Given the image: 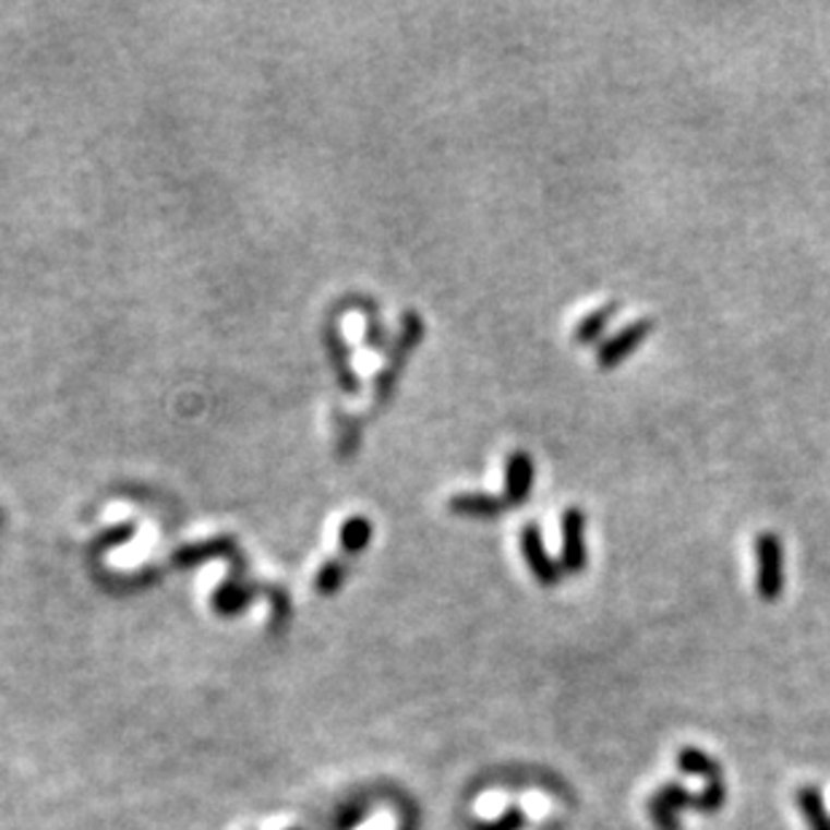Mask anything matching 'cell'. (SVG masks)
Instances as JSON below:
<instances>
[{"instance_id":"6","label":"cell","mask_w":830,"mask_h":830,"mask_svg":"<svg viewBox=\"0 0 830 830\" xmlns=\"http://www.w3.org/2000/svg\"><path fill=\"white\" fill-rule=\"evenodd\" d=\"M677 766H681L686 774L701 777L707 785L721 780V766H718V760L707 756V753L696 750V747H683V750L677 753Z\"/></svg>"},{"instance_id":"3","label":"cell","mask_w":830,"mask_h":830,"mask_svg":"<svg viewBox=\"0 0 830 830\" xmlns=\"http://www.w3.org/2000/svg\"><path fill=\"white\" fill-rule=\"evenodd\" d=\"M562 570H584L586 567V514L580 508H567L562 516Z\"/></svg>"},{"instance_id":"8","label":"cell","mask_w":830,"mask_h":830,"mask_svg":"<svg viewBox=\"0 0 830 830\" xmlns=\"http://www.w3.org/2000/svg\"><path fill=\"white\" fill-rule=\"evenodd\" d=\"M615 310H618V304H615V301H608L605 306H597V310H591L589 315H584L576 323V328H573V339L584 341V345L586 341L600 339V334L605 330V325L611 323Z\"/></svg>"},{"instance_id":"2","label":"cell","mask_w":830,"mask_h":830,"mask_svg":"<svg viewBox=\"0 0 830 830\" xmlns=\"http://www.w3.org/2000/svg\"><path fill=\"white\" fill-rule=\"evenodd\" d=\"M653 323V317H637V321L626 323L624 328L615 330L613 336H608V339L600 341V347H597V363H600L602 369H611V365L624 361V358L650 334Z\"/></svg>"},{"instance_id":"7","label":"cell","mask_w":830,"mask_h":830,"mask_svg":"<svg viewBox=\"0 0 830 830\" xmlns=\"http://www.w3.org/2000/svg\"><path fill=\"white\" fill-rule=\"evenodd\" d=\"M795 801H798L801 811H804V820L809 830H830V815L826 804H822L820 787H801L795 793Z\"/></svg>"},{"instance_id":"9","label":"cell","mask_w":830,"mask_h":830,"mask_svg":"<svg viewBox=\"0 0 830 830\" xmlns=\"http://www.w3.org/2000/svg\"><path fill=\"white\" fill-rule=\"evenodd\" d=\"M506 506V497L490 495V492H462L452 501V508L462 510V514H479V516H492Z\"/></svg>"},{"instance_id":"11","label":"cell","mask_w":830,"mask_h":830,"mask_svg":"<svg viewBox=\"0 0 830 830\" xmlns=\"http://www.w3.org/2000/svg\"><path fill=\"white\" fill-rule=\"evenodd\" d=\"M723 804H725V787H723V780H718V782H710V785L705 787V793L696 795L694 809L718 811Z\"/></svg>"},{"instance_id":"4","label":"cell","mask_w":830,"mask_h":830,"mask_svg":"<svg viewBox=\"0 0 830 830\" xmlns=\"http://www.w3.org/2000/svg\"><path fill=\"white\" fill-rule=\"evenodd\" d=\"M521 551H525V560L527 565H530V570L536 573V578L541 580L543 586L560 584L562 565H556V560H551L549 551H545L541 527L527 525L525 530H521Z\"/></svg>"},{"instance_id":"5","label":"cell","mask_w":830,"mask_h":830,"mask_svg":"<svg viewBox=\"0 0 830 830\" xmlns=\"http://www.w3.org/2000/svg\"><path fill=\"white\" fill-rule=\"evenodd\" d=\"M532 476H536V468H532V460L527 452H514L506 462V503H521L527 495H530L532 486Z\"/></svg>"},{"instance_id":"1","label":"cell","mask_w":830,"mask_h":830,"mask_svg":"<svg viewBox=\"0 0 830 830\" xmlns=\"http://www.w3.org/2000/svg\"><path fill=\"white\" fill-rule=\"evenodd\" d=\"M758 554V591L763 600H777L785 586V570H782V543L777 532H760L756 538Z\"/></svg>"},{"instance_id":"10","label":"cell","mask_w":830,"mask_h":830,"mask_svg":"<svg viewBox=\"0 0 830 830\" xmlns=\"http://www.w3.org/2000/svg\"><path fill=\"white\" fill-rule=\"evenodd\" d=\"M648 811H650V820L655 822V828L659 830H683L681 820H677V811L672 809V806L666 804L659 793H653V798L648 801Z\"/></svg>"}]
</instances>
